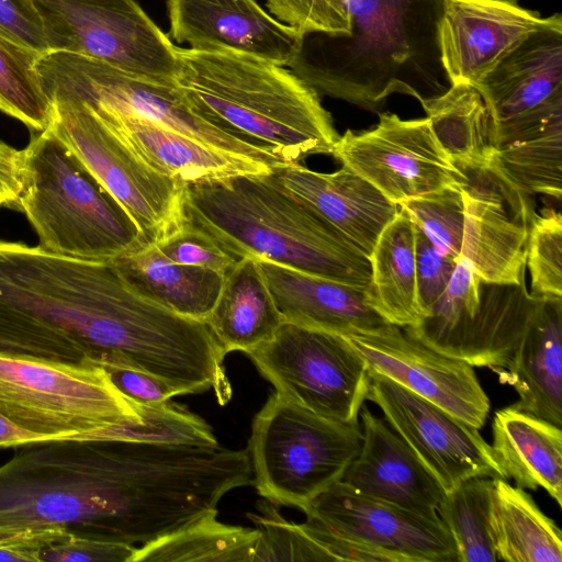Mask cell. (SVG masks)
<instances>
[{"label":"cell","instance_id":"obj_40","mask_svg":"<svg viewBox=\"0 0 562 562\" xmlns=\"http://www.w3.org/2000/svg\"><path fill=\"white\" fill-rule=\"evenodd\" d=\"M156 246L176 263L211 269L223 274L239 259L213 238L186 223Z\"/></svg>","mask_w":562,"mask_h":562},{"label":"cell","instance_id":"obj_4","mask_svg":"<svg viewBox=\"0 0 562 562\" xmlns=\"http://www.w3.org/2000/svg\"><path fill=\"white\" fill-rule=\"evenodd\" d=\"M182 206L187 225L237 258L268 260L358 288L370 281L369 257L267 173L186 184Z\"/></svg>","mask_w":562,"mask_h":562},{"label":"cell","instance_id":"obj_18","mask_svg":"<svg viewBox=\"0 0 562 562\" xmlns=\"http://www.w3.org/2000/svg\"><path fill=\"white\" fill-rule=\"evenodd\" d=\"M169 36L191 49H227L289 67L303 35L255 0H167Z\"/></svg>","mask_w":562,"mask_h":562},{"label":"cell","instance_id":"obj_37","mask_svg":"<svg viewBox=\"0 0 562 562\" xmlns=\"http://www.w3.org/2000/svg\"><path fill=\"white\" fill-rule=\"evenodd\" d=\"M249 518L260 531L252 562L317 561L316 548L300 524L289 521L270 504Z\"/></svg>","mask_w":562,"mask_h":562},{"label":"cell","instance_id":"obj_3","mask_svg":"<svg viewBox=\"0 0 562 562\" xmlns=\"http://www.w3.org/2000/svg\"><path fill=\"white\" fill-rule=\"evenodd\" d=\"M178 60L175 85L203 121L285 164L331 155V115L288 67L227 49L178 47Z\"/></svg>","mask_w":562,"mask_h":562},{"label":"cell","instance_id":"obj_21","mask_svg":"<svg viewBox=\"0 0 562 562\" xmlns=\"http://www.w3.org/2000/svg\"><path fill=\"white\" fill-rule=\"evenodd\" d=\"M267 177L322 215L367 257L400 210L344 166L334 172H319L301 164H286L276 167Z\"/></svg>","mask_w":562,"mask_h":562},{"label":"cell","instance_id":"obj_35","mask_svg":"<svg viewBox=\"0 0 562 562\" xmlns=\"http://www.w3.org/2000/svg\"><path fill=\"white\" fill-rule=\"evenodd\" d=\"M443 256L461 254L464 203L461 188L405 200L397 204Z\"/></svg>","mask_w":562,"mask_h":562},{"label":"cell","instance_id":"obj_12","mask_svg":"<svg viewBox=\"0 0 562 562\" xmlns=\"http://www.w3.org/2000/svg\"><path fill=\"white\" fill-rule=\"evenodd\" d=\"M474 88L496 149L562 123V14L543 18Z\"/></svg>","mask_w":562,"mask_h":562},{"label":"cell","instance_id":"obj_36","mask_svg":"<svg viewBox=\"0 0 562 562\" xmlns=\"http://www.w3.org/2000/svg\"><path fill=\"white\" fill-rule=\"evenodd\" d=\"M526 268L531 294L562 297V215L554 209L536 214L529 227Z\"/></svg>","mask_w":562,"mask_h":562},{"label":"cell","instance_id":"obj_10","mask_svg":"<svg viewBox=\"0 0 562 562\" xmlns=\"http://www.w3.org/2000/svg\"><path fill=\"white\" fill-rule=\"evenodd\" d=\"M45 92L59 93L89 105L137 114L206 146L272 170L285 162L196 116L175 82L135 76L103 61L65 52H47L36 61Z\"/></svg>","mask_w":562,"mask_h":562},{"label":"cell","instance_id":"obj_22","mask_svg":"<svg viewBox=\"0 0 562 562\" xmlns=\"http://www.w3.org/2000/svg\"><path fill=\"white\" fill-rule=\"evenodd\" d=\"M85 104L145 165L183 184L271 171L257 162L206 146L137 114Z\"/></svg>","mask_w":562,"mask_h":562},{"label":"cell","instance_id":"obj_9","mask_svg":"<svg viewBox=\"0 0 562 562\" xmlns=\"http://www.w3.org/2000/svg\"><path fill=\"white\" fill-rule=\"evenodd\" d=\"M245 355L284 400L329 419L359 423L369 367L344 336L283 322Z\"/></svg>","mask_w":562,"mask_h":562},{"label":"cell","instance_id":"obj_1","mask_svg":"<svg viewBox=\"0 0 562 562\" xmlns=\"http://www.w3.org/2000/svg\"><path fill=\"white\" fill-rule=\"evenodd\" d=\"M205 446L91 438L23 446L0 464V522L144 546L214 512Z\"/></svg>","mask_w":562,"mask_h":562},{"label":"cell","instance_id":"obj_44","mask_svg":"<svg viewBox=\"0 0 562 562\" xmlns=\"http://www.w3.org/2000/svg\"><path fill=\"white\" fill-rule=\"evenodd\" d=\"M102 368L114 385L135 402L158 403L184 395L181 390L150 374L120 367Z\"/></svg>","mask_w":562,"mask_h":562},{"label":"cell","instance_id":"obj_17","mask_svg":"<svg viewBox=\"0 0 562 562\" xmlns=\"http://www.w3.org/2000/svg\"><path fill=\"white\" fill-rule=\"evenodd\" d=\"M461 191L464 224L459 258L485 282L518 284L526 280L528 233L537 214L529 195L496 173Z\"/></svg>","mask_w":562,"mask_h":562},{"label":"cell","instance_id":"obj_41","mask_svg":"<svg viewBox=\"0 0 562 562\" xmlns=\"http://www.w3.org/2000/svg\"><path fill=\"white\" fill-rule=\"evenodd\" d=\"M457 261L441 255L415 224L416 282L422 318L429 314L447 289Z\"/></svg>","mask_w":562,"mask_h":562},{"label":"cell","instance_id":"obj_16","mask_svg":"<svg viewBox=\"0 0 562 562\" xmlns=\"http://www.w3.org/2000/svg\"><path fill=\"white\" fill-rule=\"evenodd\" d=\"M344 337L370 370L475 428L484 426L490 401L473 366L430 348L390 323Z\"/></svg>","mask_w":562,"mask_h":562},{"label":"cell","instance_id":"obj_8","mask_svg":"<svg viewBox=\"0 0 562 562\" xmlns=\"http://www.w3.org/2000/svg\"><path fill=\"white\" fill-rule=\"evenodd\" d=\"M47 95L53 108L49 127L126 211L143 247L161 243L184 225L186 184L145 165L83 102Z\"/></svg>","mask_w":562,"mask_h":562},{"label":"cell","instance_id":"obj_28","mask_svg":"<svg viewBox=\"0 0 562 562\" xmlns=\"http://www.w3.org/2000/svg\"><path fill=\"white\" fill-rule=\"evenodd\" d=\"M369 261L371 276L364 289L369 306L390 324H418L423 315L417 295L415 223L403 210L381 232Z\"/></svg>","mask_w":562,"mask_h":562},{"label":"cell","instance_id":"obj_5","mask_svg":"<svg viewBox=\"0 0 562 562\" xmlns=\"http://www.w3.org/2000/svg\"><path fill=\"white\" fill-rule=\"evenodd\" d=\"M23 212L43 249L80 259L111 260L143 247L122 205L48 126L22 149Z\"/></svg>","mask_w":562,"mask_h":562},{"label":"cell","instance_id":"obj_31","mask_svg":"<svg viewBox=\"0 0 562 562\" xmlns=\"http://www.w3.org/2000/svg\"><path fill=\"white\" fill-rule=\"evenodd\" d=\"M217 514L136 547L131 562H252L259 529L224 524Z\"/></svg>","mask_w":562,"mask_h":562},{"label":"cell","instance_id":"obj_7","mask_svg":"<svg viewBox=\"0 0 562 562\" xmlns=\"http://www.w3.org/2000/svg\"><path fill=\"white\" fill-rule=\"evenodd\" d=\"M361 443L359 423L326 418L273 392L251 423V483L270 503L302 510L341 480Z\"/></svg>","mask_w":562,"mask_h":562},{"label":"cell","instance_id":"obj_23","mask_svg":"<svg viewBox=\"0 0 562 562\" xmlns=\"http://www.w3.org/2000/svg\"><path fill=\"white\" fill-rule=\"evenodd\" d=\"M494 371L518 394L513 407L562 426V297L538 296L509 361Z\"/></svg>","mask_w":562,"mask_h":562},{"label":"cell","instance_id":"obj_13","mask_svg":"<svg viewBox=\"0 0 562 562\" xmlns=\"http://www.w3.org/2000/svg\"><path fill=\"white\" fill-rule=\"evenodd\" d=\"M331 156L387 200H405L451 188H461L464 173L453 164L425 119L404 120L380 113L372 130H347Z\"/></svg>","mask_w":562,"mask_h":562},{"label":"cell","instance_id":"obj_43","mask_svg":"<svg viewBox=\"0 0 562 562\" xmlns=\"http://www.w3.org/2000/svg\"><path fill=\"white\" fill-rule=\"evenodd\" d=\"M0 35L43 55L49 52L33 0H0Z\"/></svg>","mask_w":562,"mask_h":562},{"label":"cell","instance_id":"obj_27","mask_svg":"<svg viewBox=\"0 0 562 562\" xmlns=\"http://www.w3.org/2000/svg\"><path fill=\"white\" fill-rule=\"evenodd\" d=\"M283 322L258 261L250 257L239 258L224 273L218 299L205 319L226 355L256 348Z\"/></svg>","mask_w":562,"mask_h":562},{"label":"cell","instance_id":"obj_46","mask_svg":"<svg viewBox=\"0 0 562 562\" xmlns=\"http://www.w3.org/2000/svg\"><path fill=\"white\" fill-rule=\"evenodd\" d=\"M69 535L60 530L52 535L15 540L0 544V562H40V552L46 546L66 539Z\"/></svg>","mask_w":562,"mask_h":562},{"label":"cell","instance_id":"obj_24","mask_svg":"<svg viewBox=\"0 0 562 562\" xmlns=\"http://www.w3.org/2000/svg\"><path fill=\"white\" fill-rule=\"evenodd\" d=\"M257 261L284 322L341 336L387 323L367 303L366 288Z\"/></svg>","mask_w":562,"mask_h":562},{"label":"cell","instance_id":"obj_39","mask_svg":"<svg viewBox=\"0 0 562 562\" xmlns=\"http://www.w3.org/2000/svg\"><path fill=\"white\" fill-rule=\"evenodd\" d=\"M348 0H266L269 12L302 35L347 33Z\"/></svg>","mask_w":562,"mask_h":562},{"label":"cell","instance_id":"obj_20","mask_svg":"<svg viewBox=\"0 0 562 562\" xmlns=\"http://www.w3.org/2000/svg\"><path fill=\"white\" fill-rule=\"evenodd\" d=\"M362 443L341 482L368 496L439 517L446 496L439 482L383 417L361 407Z\"/></svg>","mask_w":562,"mask_h":562},{"label":"cell","instance_id":"obj_45","mask_svg":"<svg viewBox=\"0 0 562 562\" xmlns=\"http://www.w3.org/2000/svg\"><path fill=\"white\" fill-rule=\"evenodd\" d=\"M23 154L0 138V207H19Z\"/></svg>","mask_w":562,"mask_h":562},{"label":"cell","instance_id":"obj_48","mask_svg":"<svg viewBox=\"0 0 562 562\" xmlns=\"http://www.w3.org/2000/svg\"><path fill=\"white\" fill-rule=\"evenodd\" d=\"M59 528H22L0 522V544L15 540L41 537L55 533Z\"/></svg>","mask_w":562,"mask_h":562},{"label":"cell","instance_id":"obj_42","mask_svg":"<svg viewBox=\"0 0 562 562\" xmlns=\"http://www.w3.org/2000/svg\"><path fill=\"white\" fill-rule=\"evenodd\" d=\"M135 546L69 535L43 548L40 562H131Z\"/></svg>","mask_w":562,"mask_h":562},{"label":"cell","instance_id":"obj_14","mask_svg":"<svg viewBox=\"0 0 562 562\" xmlns=\"http://www.w3.org/2000/svg\"><path fill=\"white\" fill-rule=\"evenodd\" d=\"M302 512L369 551L376 562H458L456 542L439 517L368 496L341 481Z\"/></svg>","mask_w":562,"mask_h":562},{"label":"cell","instance_id":"obj_2","mask_svg":"<svg viewBox=\"0 0 562 562\" xmlns=\"http://www.w3.org/2000/svg\"><path fill=\"white\" fill-rule=\"evenodd\" d=\"M448 0H348L347 33H308L288 67L321 95L376 112L394 94L422 105L452 86L440 25Z\"/></svg>","mask_w":562,"mask_h":562},{"label":"cell","instance_id":"obj_15","mask_svg":"<svg viewBox=\"0 0 562 562\" xmlns=\"http://www.w3.org/2000/svg\"><path fill=\"white\" fill-rule=\"evenodd\" d=\"M367 400L408 445L446 493L473 477L506 475L475 428L391 379L369 369Z\"/></svg>","mask_w":562,"mask_h":562},{"label":"cell","instance_id":"obj_11","mask_svg":"<svg viewBox=\"0 0 562 562\" xmlns=\"http://www.w3.org/2000/svg\"><path fill=\"white\" fill-rule=\"evenodd\" d=\"M49 50L81 55L125 72L175 82L178 46L135 0H33Z\"/></svg>","mask_w":562,"mask_h":562},{"label":"cell","instance_id":"obj_38","mask_svg":"<svg viewBox=\"0 0 562 562\" xmlns=\"http://www.w3.org/2000/svg\"><path fill=\"white\" fill-rule=\"evenodd\" d=\"M0 353L70 361L68 346L50 329L0 303Z\"/></svg>","mask_w":562,"mask_h":562},{"label":"cell","instance_id":"obj_47","mask_svg":"<svg viewBox=\"0 0 562 562\" xmlns=\"http://www.w3.org/2000/svg\"><path fill=\"white\" fill-rule=\"evenodd\" d=\"M48 441L57 440L49 436L26 430L0 414V448H18Z\"/></svg>","mask_w":562,"mask_h":562},{"label":"cell","instance_id":"obj_26","mask_svg":"<svg viewBox=\"0 0 562 562\" xmlns=\"http://www.w3.org/2000/svg\"><path fill=\"white\" fill-rule=\"evenodd\" d=\"M114 261L138 295L175 314L204 322L224 280L221 272L171 261L156 245L127 252Z\"/></svg>","mask_w":562,"mask_h":562},{"label":"cell","instance_id":"obj_29","mask_svg":"<svg viewBox=\"0 0 562 562\" xmlns=\"http://www.w3.org/2000/svg\"><path fill=\"white\" fill-rule=\"evenodd\" d=\"M488 532L497 561L561 562L562 533L529 493L494 477Z\"/></svg>","mask_w":562,"mask_h":562},{"label":"cell","instance_id":"obj_30","mask_svg":"<svg viewBox=\"0 0 562 562\" xmlns=\"http://www.w3.org/2000/svg\"><path fill=\"white\" fill-rule=\"evenodd\" d=\"M422 106L438 142L461 171L491 166L496 151L491 120L474 87L452 85Z\"/></svg>","mask_w":562,"mask_h":562},{"label":"cell","instance_id":"obj_6","mask_svg":"<svg viewBox=\"0 0 562 562\" xmlns=\"http://www.w3.org/2000/svg\"><path fill=\"white\" fill-rule=\"evenodd\" d=\"M0 414L56 440L112 438L143 420V405L99 364L0 353Z\"/></svg>","mask_w":562,"mask_h":562},{"label":"cell","instance_id":"obj_25","mask_svg":"<svg viewBox=\"0 0 562 562\" xmlns=\"http://www.w3.org/2000/svg\"><path fill=\"white\" fill-rule=\"evenodd\" d=\"M495 456L516 486L543 488L562 505V430L544 419L507 406L493 418Z\"/></svg>","mask_w":562,"mask_h":562},{"label":"cell","instance_id":"obj_19","mask_svg":"<svg viewBox=\"0 0 562 562\" xmlns=\"http://www.w3.org/2000/svg\"><path fill=\"white\" fill-rule=\"evenodd\" d=\"M542 21L519 0H448L439 36L451 83L474 87Z\"/></svg>","mask_w":562,"mask_h":562},{"label":"cell","instance_id":"obj_34","mask_svg":"<svg viewBox=\"0 0 562 562\" xmlns=\"http://www.w3.org/2000/svg\"><path fill=\"white\" fill-rule=\"evenodd\" d=\"M41 54L0 35V111L32 132L46 130L53 108L36 69Z\"/></svg>","mask_w":562,"mask_h":562},{"label":"cell","instance_id":"obj_32","mask_svg":"<svg viewBox=\"0 0 562 562\" xmlns=\"http://www.w3.org/2000/svg\"><path fill=\"white\" fill-rule=\"evenodd\" d=\"M491 167L518 191L562 195V123L541 134L496 149Z\"/></svg>","mask_w":562,"mask_h":562},{"label":"cell","instance_id":"obj_33","mask_svg":"<svg viewBox=\"0 0 562 562\" xmlns=\"http://www.w3.org/2000/svg\"><path fill=\"white\" fill-rule=\"evenodd\" d=\"M494 477H473L446 493L438 516L451 533L458 562L497 561L488 532Z\"/></svg>","mask_w":562,"mask_h":562}]
</instances>
